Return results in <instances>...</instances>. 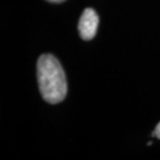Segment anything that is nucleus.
Segmentation results:
<instances>
[{
    "label": "nucleus",
    "instance_id": "obj_1",
    "mask_svg": "<svg viewBox=\"0 0 160 160\" xmlns=\"http://www.w3.org/2000/svg\"><path fill=\"white\" fill-rule=\"evenodd\" d=\"M37 72L40 92L44 100L50 104H57L65 100L68 83L58 59L52 54H43L38 60Z\"/></svg>",
    "mask_w": 160,
    "mask_h": 160
},
{
    "label": "nucleus",
    "instance_id": "obj_2",
    "mask_svg": "<svg viewBox=\"0 0 160 160\" xmlns=\"http://www.w3.org/2000/svg\"><path fill=\"white\" fill-rule=\"evenodd\" d=\"M99 24L98 14L92 8H85L78 23L79 34L82 40L91 41L97 33Z\"/></svg>",
    "mask_w": 160,
    "mask_h": 160
},
{
    "label": "nucleus",
    "instance_id": "obj_3",
    "mask_svg": "<svg viewBox=\"0 0 160 160\" xmlns=\"http://www.w3.org/2000/svg\"><path fill=\"white\" fill-rule=\"evenodd\" d=\"M152 135H153V136H155V137H157L158 139H160V122L158 123L157 126H156L155 130H154V132L152 133Z\"/></svg>",
    "mask_w": 160,
    "mask_h": 160
},
{
    "label": "nucleus",
    "instance_id": "obj_4",
    "mask_svg": "<svg viewBox=\"0 0 160 160\" xmlns=\"http://www.w3.org/2000/svg\"><path fill=\"white\" fill-rule=\"evenodd\" d=\"M48 2H51V3H60V2H63L66 0H46Z\"/></svg>",
    "mask_w": 160,
    "mask_h": 160
}]
</instances>
